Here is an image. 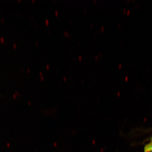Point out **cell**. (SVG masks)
<instances>
[{"label": "cell", "instance_id": "cell-1", "mask_svg": "<svg viewBox=\"0 0 152 152\" xmlns=\"http://www.w3.org/2000/svg\"><path fill=\"white\" fill-rule=\"evenodd\" d=\"M144 152H152V142L145 146L144 147Z\"/></svg>", "mask_w": 152, "mask_h": 152}, {"label": "cell", "instance_id": "cell-2", "mask_svg": "<svg viewBox=\"0 0 152 152\" xmlns=\"http://www.w3.org/2000/svg\"><path fill=\"white\" fill-rule=\"evenodd\" d=\"M151 142H152V138L151 139Z\"/></svg>", "mask_w": 152, "mask_h": 152}]
</instances>
